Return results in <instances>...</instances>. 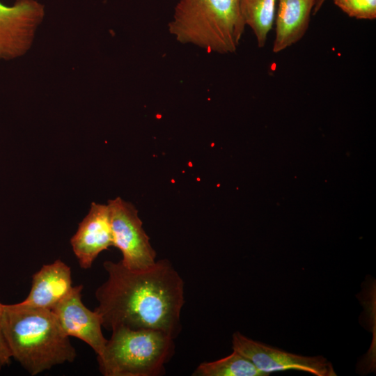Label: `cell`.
<instances>
[{
  "label": "cell",
  "mask_w": 376,
  "mask_h": 376,
  "mask_svg": "<svg viewBox=\"0 0 376 376\" xmlns=\"http://www.w3.org/2000/svg\"><path fill=\"white\" fill-rule=\"evenodd\" d=\"M107 280L95 293L102 327L164 331L174 339L181 330L185 301L184 281L167 259L141 269H131L121 261H105Z\"/></svg>",
  "instance_id": "1"
},
{
  "label": "cell",
  "mask_w": 376,
  "mask_h": 376,
  "mask_svg": "<svg viewBox=\"0 0 376 376\" xmlns=\"http://www.w3.org/2000/svg\"><path fill=\"white\" fill-rule=\"evenodd\" d=\"M1 325L12 359L31 375L72 363L77 352L52 310L3 304Z\"/></svg>",
  "instance_id": "2"
},
{
  "label": "cell",
  "mask_w": 376,
  "mask_h": 376,
  "mask_svg": "<svg viewBox=\"0 0 376 376\" xmlns=\"http://www.w3.org/2000/svg\"><path fill=\"white\" fill-rule=\"evenodd\" d=\"M245 26L240 0H179L168 25L179 42L221 54L237 51Z\"/></svg>",
  "instance_id": "3"
},
{
  "label": "cell",
  "mask_w": 376,
  "mask_h": 376,
  "mask_svg": "<svg viewBox=\"0 0 376 376\" xmlns=\"http://www.w3.org/2000/svg\"><path fill=\"white\" fill-rule=\"evenodd\" d=\"M106 346L97 356L104 376H158L174 353V338L155 329L119 327L111 330Z\"/></svg>",
  "instance_id": "4"
},
{
  "label": "cell",
  "mask_w": 376,
  "mask_h": 376,
  "mask_svg": "<svg viewBox=\"0 0 376 376\" xmlns=\"http://www.w3.org/2000/svg\"><path fill=\"white\" fill-rule=\"evenodd\" d=\"M107 205L113 246L120 251L123 265L131 269H145L152 265L156 262V252L142 227L138 210L120 197L109 200Z\"/></svg>",
  "instance_id": "5"
},
{
  "label": "cell",
  "mask_w": 376,
  "mask_h": 376,
  "mask_svg": "<svg viewBox=\"0 0 376 376\" xmlns=\"http://www.w3.org/2000/svg\"><path fill=\"white\" fill-rule=\"evenodd\" d=\"M233 350L250 361L262 373L295 370L315 376H336L331 362L322 356L306 357L285 352L252 340L240 332L233 334Z\"/></svg>",
  "instance_id": "6"
},
{
  "label": "cell",
  "mask_w": 376,
  "mask_h": 376,
  "mask_svg": "<svg viewBox=\"0 0 376 376\" xmlns=\"http://www.w3.org/2000/svg\"><path fill=\"white\" fill-rule=\"evenodd\" d=\"M44 16V6L37 0H16L10 6L0 2V61L27 52Z\"/></svg>",
  "instance_id": "7"
},
{
  "label": "cell",
  "mask_w": 376,
  "mask_h": 376,
  "mask_svg": "<svg viewBox=\"0 0 376 376\" xmlns=\"http://www.w3.org/2000/svg\"><path fill=\"white\" fill-rule=\"evenodd\" d=\"M82 290V285L74 286L71 292L52 311L68 337H75L84 341L97 356L102 353L107 339L102 331L103 327L100 315L84 304Z\"/></svg>",
  "instance_id": "8"
},
{
  "label": "cell",
  "mask_w": 376,
  "mask_h": 376,
  "mask_svg": "<svg viewBox=\"0 0 376 376\" xmlns=\"http://www.w3.org/2000/svg\"><path fill=\"white\" fill-rule=\"evenodd\" d=\"M72 251L82 269H89L99 254L113 246L108 205L92 203L88 214L70 239Z\"/></svg>",
  "instance_id": "9"
},
{
  "label": "cell",
  "mask_w": 376,
  "mask_h": 376,
  "mask_svg": "<svg viewBox=\"0 0 376 376\" xmlns=\"http://www.w3.org/2000/svg\"><path fill=\"white\" fill-rule=\"evenodd\" d=\"M70 267L61 260L44 265L32 276L31 287L22 305L52 310L73 289Z\"/></svg>",
  "instance_id": "10"
},
{
  "label": "cell",
  "mask_w": 376,
  "mask_h": 376,
  "mask_svg": "<svg viewBox=\"0 0 376 376\" xmlns=\"http://www.w3.org/2000/svg\"><path fill=\"white\" fill-rule=\"evenodd\" d=\"M315 0H279L275 17L274 53L299 42L306 33Z\"/></svg>",
  "instance_id": "11"
},
{
  "label": "cell",
  "mask_w": 376,
  "mask_h": 376,
  "mask_svg": "<svg viewBox=\"0 0 376 376\" xmlns=\"http://www.w3.org/2000/svg\"><path fill=\"white\" fill-rule=\"evenodd\" d=\"M278 1L240 0L244 23L251 29L260 48L265 45L275 22Z\"/></svg>",
  "instance_id": "12"
},
{
  "label": "cell",
  "mask_w": 376,
  "mask_h": 376,
  "mask_svg": "<svg viewBox=\"0 0 376 376\" xmlns=\"http://www.w3.org/2000/svg\"><path fill=\"white\" fill-rule=\"evenodd\" d=\"M194 376H267L248 359L233 350L228 356L211 362H203Z\"/></svg>",
  "instance_id": "13"
},
{
  "label": "cell",
  "mask_w": 376,
  "mask_h": 376,
  "mask_svg": "<svg viewBox=\"0 0 376 376\" xmlns=\"http://www.w3.org/2000/svg\"><path fill=\"white\" fill-rule=\"evenodd\" d=\"M334 4L350 17L376 19V0H333Z\"/></svg>",
  "instance_id": "14"
},
{
  "label": "cell",
  "mask_w": 376,
  "mask_h": 376,
  "mask_svg": "<svg viewBox=\"0 0 376 376\" xmlns=\"http://www.w3.org/2000/svg\"><path fill=\"white\" fill-rule=\"evenodd\" d=\"M3 304L0 302V370L10 363L12 357L6 344L1 325Z\"/></svg>",
  "instance_id": "15"
},
{
  "label": "cell",
  "mask_w": 376,
  "mask_h": 376,
  "mask_svg": "<svg viewBox=\"0 0 376 376\" xmlns=\"http://www.w3.org/2000/svg\"><path fill=\"white\" fill-rule=\"evenodd\" d=\"M327 0H315V6L313 10V15H315L321 9Z\"/></svg>",
  "instance_id": "16"
}]
</instances>
